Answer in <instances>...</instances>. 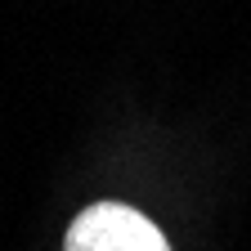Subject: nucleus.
<instances>
[{
  "label": "nucleus",
  "mask_w": 251,
  "mask_h": 251,
  "mask_svg": "<svg viewBox=\"0 0 251 251\" xmlns=\"http://www.w3.org/2000/svg\"><path fill=\"white\" fill-rule=\"evenodd\" d=\"M63 251H171V242L139 206L94 202L68 225Z\"/></svg>",
  "instance_id": "nucleus-1"
}]
</instances>
